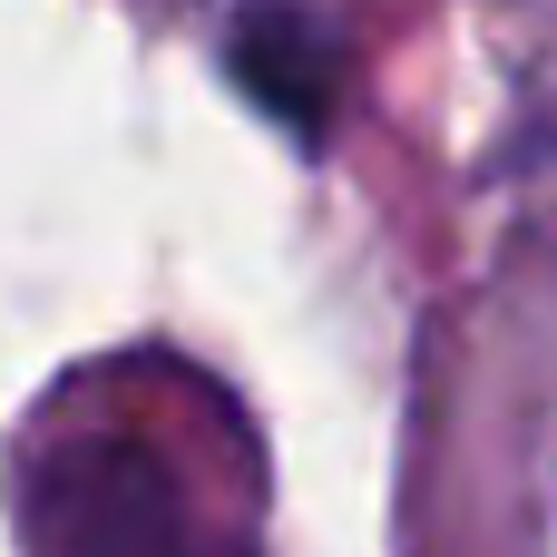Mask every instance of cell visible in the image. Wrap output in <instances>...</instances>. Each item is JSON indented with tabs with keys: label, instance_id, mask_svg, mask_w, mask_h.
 I'll list each match as a JSON object with an SVG mask.
<instances>
[{
	"label": "cell",
	"instance_id": "obj_1",
	"mask_svg": "<svg viewBox=\"0 0 557 557\" xmlns=\"http://www.w3.org/2000/svg\"><path fill=\"white\" fill-rule=\"evenodd\" d=\"M235 69H245V88H255L294 137L323 127V98H333V39H323L304 10H245V29H235Z\"/></svg>",
	"mask_w": 557,
	"mask_h": 557
}]
</instances>
